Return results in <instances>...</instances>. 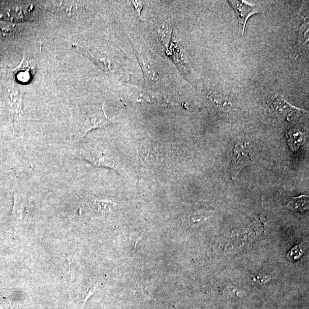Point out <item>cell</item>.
Masks as SVG:
<instances>
[{"mask_svg": "<svg viewBox=\"0 0 309 309\" xmlns=\"http://www.w3.org/2000/svg\"><path fill=\"white\" fill-rule=\"evenodd\" d=\"M77 156L96 167L116 168L117 167L114 153L106 144L93 142L84 144L76 150Z\"/></svg>", "mask_w": 309, "mask_h": 309, "instance_id": "1", "label": "cell"}, {"mask_svg": "<svg viewBox=\"0 0 309 309\" xmlns=\"http://www.w3.org/2000/svg\"><path fill=\"white\" fill-rule=\"evenodd\" d=\"M18 181L13 185L14 203L9 217L10 223L15 227H27L30 226L32 216L29 199L26 191Z\"/></svg>", "mask_w": 309, "mask_h": 309, "instance_id": "2", "label": "cell"}, {"mask_svg": "<svg viewBox=\"0 0 309 309\" xmlns=\"http://www.w3.org/2000/svg\"><path fill=\"white\" fill-rule=\"evenodd\" d=\"M105 114L103 105H95L87 111L85 119L82 124L80 131L76 136V142H79L92 130L105 127L113 124Z\"/></svg>", "mask_w": 309, "mask_h": 309, "instance_id": "3", "label": "cell"}, {"mask_svg": "<svg viewBox=\"0 0 309 309\" xmlns=\"http://www.w3.org/2000/svg\"><path fill=\"white\" fill-rule=\"evenodd\" d=\"M23 94L22 90L13 82L10 83L7 87L5 94L7 107L20 128L22 127L24 120L23 109Z\"/></svg>", "mask_w": 309, "mask_h": 309, "instance_id": "4", "label": "cell"}, {"mask_svg": "<svg viewBox=\"0 0 309 309\" xmlns=\"http://www.w3.org/2000/svg\"><path fill=\"white\" fill-rule=\"evenodd\" d=\"M237 14L239 24V31L243 35L247 20L250 17L257 13V10L254 6L244 1H228Z\"/></svg>", "mask_w": 309, "mask_h": 309, "instance_id": "5", "label": "cell"}, {"mask_svg": "<svg viewBox=\"0 0 309 309\" xmlns=\"http://www.w3.org/2000/svg\"><path fill=\"white\" fill-rule=\"evenodd\" d=\"M251 152L248 143H238L235 145L233 157V168L234 177H236L240 172L251 161Z\"/></svg>", "mask_w": 309, "mask_h": 309, "instance_id": "6", "label": "cell"}, {"mask_svg": "<svg viewBox=\"0 0 309 309\" xmlns=\"http://www.w3.org/2000/svg\"><path fill=\"white\" fill-rule=\"evenodd\" d=\"M271 107L272 110L278 117L287 119L292 118V116L296 117L302 111L300 109L294 107L286 102L280 96H277L274 98Z\"/></svg>", "mask_w": 309, "mask_h": 309, "instance_id": "7", "label": "cell"}, {"mask_svg": "<svg viewBox=\"0 0 309 309\" xmlns=\"http://www.w3.org/2000/svg\"><path fill=\"white\" fill-rule=\"evenodd\" d=\"M87 202L90 208L94 212L100 214L110 213L117 207L116 203L110 201H106V200L89 198Z\"/></svg>", "mask_w": 309, "mask_h": 309, "instance_id": "8", "label": "cell"}, {"mask_svg": "<svg viewBox=\"0 0 309 309\" xmlns=\"http://www.w3.org/2000/svg\"><path fill=\"white\" fill-rule=\"evenodd\" d=\"M288 208L298 213H304L308 209L309 201L307 196L301 195L293 198L292 201L288 203Z\"/></svg>", "mask_w": 309, "mask_h": 309, "instance_id": "9", "label": "cell"}, {"mask_svg": "<svg viewBox=\"0 0 309 309\" xmlns=\"http://www.w3.org/2000/svg\"><path fill=\"white\" fill-rule=\"evenodd\" d=\"M288 139L289 140L290 146L292 147L293 150H295L298 149V147L301 145L303 136L301 132L297 131L290 133L289 138H288Z\"/></svg>", "mask_w": 309, "mask_h": 309, "instance_id": "10", "label": "cell"}, {"mask_svg": "<svg viewBox=\"0 0 309 309\" xmlns=\"http://www.w3.org/2000/svg\"><path fill=\"white\" fill-rule=\"evenodd\" d=\"M305 247L303 244H300L294 247L287 255V258L292 261L299 259L305 252Z\"/></svg>", "mask_w": 309, "mask_h": 309, "instance_id": "11", "label": "cell"}, {"mask_svg": "<svg viewBox=\"0 0 309 309\" xmlns=\"http://www.w3.org/2000/svg\"><path fill=\"white\" fill-rule=\"evenodd\" d=\"M18 30L15 24L0 23V34L7 35L15 33Z\"/></svg>", "mask_w": 309, "mask_h": 309, "instance_id": "12", "label": "cell"}, {"mask_svg": "<svg viewBox=\"0 0 309 309\" xmlns=\"http://www.w3.org/2000/svg\"><path fill=\"white\" fill-rule=\"evenodd\" d=\"M273 279V277L268 275H262V274H258L253 278H251L252 283L256 284H262L270 281Z\"/></svg>", "mask_w": 309, "mask_h": 309, "instance_id": "13", "label": "cell"}, {"mask_svg": "<svg viewBox=\"0 0 309 309\" xmlns=\"http://www.w3.org/2000/svg\"><path fill=\"white\" fill-rule=\"evenodd\" d=\"M0 309H18V306L17 304L13 302H7L5 304L0 305Z\"/></svg>", "mask_w": 309, "mask_h": 309, "instance_id": "14", "label": "cell"}]
</instances>
